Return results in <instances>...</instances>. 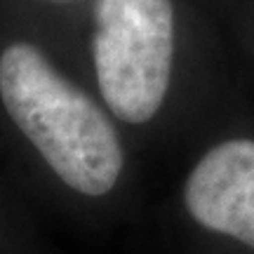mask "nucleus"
<instances>
[{
  "mask_svg": "<svg viewBox=\"0 0 254 254\" xmlns=\"http://www.w3.org/2000/svg\"><path fill=\"white\" fill-rule=\"evenodd\" d=\"M0 99L64 184L104 195L123 170V148L104 111L38 47L12 43L0 57Z\"/></svg>",
  "mask_w": 254,
  "mask_h": 254,
  "instance_id": "1",
  "label": "nucleus"
},
{
  "mask_svg": "<svg viewBox=\"0 0 254 254\" xmlns=\"http://www.w3.org/2000/svg\"><path fill=\"white\" fill-rule=\"evenodd\" d=\"M94 14V66L104 101L125 123L151 120L172 75V2L99 0Z\"/></svg>",
  "mask_w": 254,
  "mask_h": 254,
  "instance_id": "2",
  "label": "nucleus"
},
{
  "mask_svg": "<svg viewBox=\"0 0 254 254\" xmlns=\"http://www.w3.org/2000/svg\"><path fill=\"white\" fill-rule=\"evenodd\" d=\"M186 207L205 228L254 247V141L233 139L209 151L190 172Z\"/></svg>",
  "mask_w": 254,
  "mask_h": 254,
  "instance_id": "3",
  "label": "nucleus"
}]
</instances>
